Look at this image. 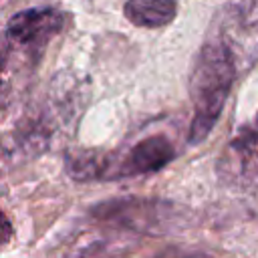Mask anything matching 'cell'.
I'll use <instances>...</instances> for the list:
<instances>
[{
  "instance_id": "6da1fadb",
  "label": "cell",
  "mask_w": 258,
  "mask_h": 258,
  "mask_svg": "<svg viewBox=\"0 0 258 258\" xmlns=\"http://www.w3.org/2000/svg\"><path fill=\"white\" fill-rule=\"evenodd\" d=\"M234 83V60L224 42L206 44L191 69L189 97L194 103V123L189 141L200 143L218 121Z\"/></svg>"
},
{
  "instance_id": "7a4b0ae2",
  "label": "cell",
  "mask_w": 258,
  "mask_h": 258,
  "mask_svg": "<svg viewBox=\"0 0 258 258\" xmlns=\"http://www.w3.org/2000/svg\"><path fill=\"white\" fill-rule=\"evenodd\" d=\"M222 177L242 189L258 191V133H242L224 151L220 161Z\"/></svg>"
},
{
  "instance_id": "3957f363",
  "label": "cell",
  "mask_w": 258,
  "mask_h": 258,
  "mask_svg": "<svg viewBox=\"0 0 258 258\" xmlns=\"http://www.w3.org/2000/svg\"><path fill=\"white\" fill-rule=\"evenodd\" d=\"M67 22L58 8H30L8 20V34L22 44H40L62 30Z\"/></svg>"
},
{
  "instance_id": "277c9868",
  "label": "cell",
  "mask_w": 258,
  "mask_h": 258,
  "mask_svg": "<svg viewBox=\"0 0 258 258\" xmlns=\"http://www.w3.org/2000/svg\"><path fill=\"white\" fill-rule=\"evenodd\" d=\"M173 159V145L161 137H147L139 141L125 161L117 167V175H135V173H147V171H157L163 165H167Z\"/></svg>"
},
{
  "instance_id": "5b68a950",
  "label": "cell",
  "mask_w": 258,
  "mask_h": 258,
  "mask_svg": "<svg viewBox=\"0 0 258 258\" xmlns=\"http://www.w3.org/2000/svg\"><path fill=\"white\" fill-rule=\"evenodd\" d=\"M123 12L125 18L135 26L157 28L175 18L177 4L175 0H127Z\"/></svg>"
},
{
  "instance_id": "8992f818",
  "label": "cell",
  "mask_w": 258,
  "mask_h": 258,
  "mask_svg": "<svg viewBox=\"0 0 258 258\" xmlns=\"http://www.w3.org/2000/svg\"><path fill=\"white\" fill-rule=\"evenodd\" d=\"M67 171L79 181L109 177V157L97 151H71L67 155Z\"/></svg>"
},
{
  "instance_id": "52a82bcc",
  "label": "cell",
  "mask_w": 258,
  "mask_h": 258,
  "mask_svg": "<svg viewBox=\"0 0 258 258\" xmlns=\"http://www.w3.org/2000/svg\"><path fill=\"white\" fill-rule=\"evenodd\" d=\"M159 258H208V256H206V254H200V252H185V250H175V248H171V250L163 252Z\"/></svg>"
},
{
  "instance_id": "ba28073f",
  "label": "cell",
  "mask_w": 258,
  "mask_h": 258,
  "mask_svg": "<svg viewBox=\"0 0 258 258\" xmlns=\"http://www.w3.org/2000/svg\"><path fill=\"white\" fill-rule=\"evenodd\" d=\"M10 236H12V226H10L8 218L0 212V246L6 244V242L10 240Z\"/></svg>"
}]
</instances>
